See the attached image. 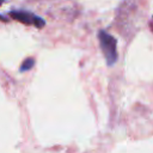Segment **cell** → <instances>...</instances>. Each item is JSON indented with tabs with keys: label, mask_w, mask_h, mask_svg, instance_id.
I'll use <instances>...</instances> for the list:
<instances>
[{
	"label": "cell",
	"mask_w": 153,
	"mask_h": 153,
	"mask_svg": "<svg viewBox=\"0 0 153 153\" xmlns=\"http://www.w3.org/2000/svg\"><path fill=\"white\" fill-rule=\"evenodd\" d=\"M98 38H99V44H100L102 51L105 56L108 66H112L117 61V57H118L117 48H116V45H117L116 38L104 30H100L98 32Z\"/></svg>",
	"instance_id": "cell-1"
},
{
	"label": "cell",
	"mask_w": 153,
	"mask_h": 153,
	"mask_svg": "<svg viewBox=\"0 0 153 153\" xmlns=\"http://www.w3.org/2000/svg\"><path fill=\"white\" fill-rule=\"evenodd\" d=\"M10 16L14 20H17V22H20V23L26 24V25H35L38 29H41V27H43L45 25V22L41 17L35 16L33 13L27 12V11H23V10L11 11L10 12Z\"/></svg>",
	"instance_id": "cell-2"
},
{
	"label": "cell",
	"mask_w": 153,
	"mask_h": 153,
	"mask_svg": "<svg viewBox=\"0 0 153 153\" xmlns=\"http://www.w3.org/2000/svg\"><path fill=\"white\" fill-rule=\"evenodd\" d=\"M33 65H35V60L32 59V57H26L25 60H24V62L22 63V67H20V72H25V71H29V69H31L32 67H33Z\"/></svg>",
	"instance_id": "cell-3"
},
{
	"label": "cell",
	"mask_w": 153,
	"mask_h": 153,
	"mask_svg": "<svg viewBox=\"0 0 153 153\" xmlns=\"http://www.w3.org/2000/svg\"><path fill=\"white\" fill-rule=\"evenodd\" d=\"M2 2H4V0H0V5H1V4H2Z\"/></svg>",
	"instance_id": "cell-4"
}]
</instances>
